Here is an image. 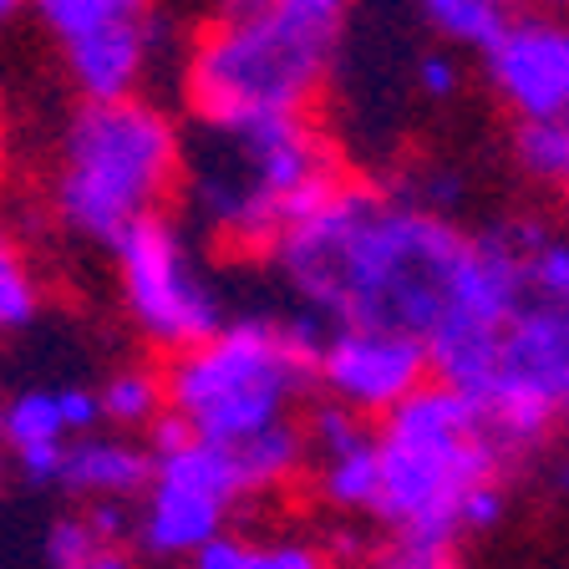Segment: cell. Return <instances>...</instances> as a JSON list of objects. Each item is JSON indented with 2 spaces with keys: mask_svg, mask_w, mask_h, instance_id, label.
<instances>
[{
  "mask_svg": "<svg viewBox=\"0 0 569 569\" xmlns=\"http://www.w3.org/2000/svg\"><path fill=\"white\" fill-rule=\"evenodd\" d=\"M478 234L448 213L346 178L331 199L280 234L274 270L331 331H397L432 341L473 270Z\"/></svg>",
  "mask_w": 569,
  "mask_h": 569,
  "instance_id": "obj_1",
  "label": "cell"
},
{
  "mask_svg": "<svg viewBox=\"0 0 569 569\" xmlns=\"http://www.w3.org/2000/svg\"><path fill=\"white\" fill-rule=\"evenodd\" d=\"M351 0H264L209 21L189 47L183 97L219 138L310 118Z\"/></svg>",
  "mask_w": 569,
  "mask_h": 569,
  "instance_id": "obj_2",
  "label": "cell"
},
{
  "mask_svg": "<svg viewBox=\"0 0 569 569\" xmlns=\"http://www.w3.org/2000/svg\"><path fill=\"white\" fill-rule=\"evenodd\" d=\"M377 458L381 488L371 513L397 533L391 559L407 569H448L462 533V503L498 483L509 452L462 391L427 381L391 417H381Z\"/></svg>",
  "mask_w": 569,
  "mask_h": 569,
  "instance_id": "obj_3",
  "label": "cell"
},
{
  "mask_svg": "<svg viewBox=\"0 0 569 569\" xmlns=\"http://www.w3.org/2000/svg\"><path fill=\"white\" fill-rule=\"evenodd\" d=\"M326 336H331L326 320H316L310 310L290 320H229L213 341L168 361L163 397L178 417H189L203 442L239 448L290 422V407L316 381Z\"/></svg>",
  "mask_w": 569,
  "mask_h": 569,
  "instance_id": "obj_4",
  "label": "cell"
},
{
  "mask_svg": "<svg viewBox=\"0 0 569 569\" xmlns=\"http://www.w3.org/2000/svg\"><path fill=\"white\" fill-rule=\"evenodd\" d=\"M183 173V138L163 107L82 102L61 132L51 209L87 244L118 249L128 229L158 219Z\"/></svg>",
  "mask_w": 569,
  "mask_h": 569,
  "instance_id": "obj_5",
  "label": "cell"
},
{
  "mask_svg": "<svg viewBox=\"0 0 569 569\" xmlns=\"http://www.w3.org/2000/svg\"><path fill=\"white\" fill-rule=\"evenodd\" d=\"M452 391L488 417L503 452H523L569 427V306L529 296Z\"/></svg>",
  "mask_w": 569,
  "mask_h": 569,
  "instance_id": "obj_6",
  "label": "cell"
},
{
  "mask_svg": "<svg viewBox=\"0 0 569 569\" xmlns=\"http://www.w3.org/2000/svg\"><path fill=\"white\" fill-rule=\"evenodd\" d=\"M112 260H118L122 280V306L142 331V341H153L158 351L183 356L229 326L219 296L193 270V254L173 219H163V213L142 219L138 229L122 234Z\"/></svg>",
  "mask_w": 569,
  "mask_h": 569,
  "instance_id": "obj_7",
  "label": "cell"
},
{
  "mask_svg": "<svg viewBox=\"0 0 569 569\" xmlns=\"http://www.w3.org/2000/svg\"><path fill=\"white\" fill-rule=\"evenodd\" d=\"M427 346L397 331H331L316 367V381L331 391V402L351 407L356 417H391L427 387Z\"/></svg>",
  "mask_w": 569,
  "mask_h": 569,
  "instance_id": "obj_8",
  "label": "cell"
},
{
  "mask_svg": "<svg viewBox=\"0 0 569 569\" xmlns=\"http://www.w3.org/2000/svg\"><path fill=\"white\" fill-rule=\"evenodd\" d=\"M483 77L519 122L569 118V16L519 11L483 57Z\"/></svg>",
  "mask_w": 569,
  "mask_h": 569,
  "instance_id": "obj_9",
  "label": "cell"
},
{
  "mask_svg": "<svg viewBox=\"0 0 569 569\" xmlns=\"http://www.w3.org/2000/svg\"><path fill=\"white\" fill-rule=\"evenodd\" d=\"M153 16L148 21H128V26H107L97 36H82L61 47L67 61V82L77 87L82 102H128L138 97V82L153 57Z\"/></svg>",
  "mask_w": 569,
  "mask_h": 569,
  "instance_id": "obj_10",
  "label": "cell"
},
{
  "mask_svg": "<svg viewBox=\"0 0 569 569\" xmlns=\"http://www.w3.org/2000/svg\"><path fill=\"white\" fill-rule=\"evenodd\" d=\"M224 519H229V503L153 478L148 513H142V549L163 559H193L203 545H213L224 533Z\"/></svg>",
  "mask_w": 569,
  "mask_h": 569,
  "instance_id": "obj_11",
  "label": "cell"
},
{
  "mask_svg": "<svg viewBox=\"0 0 569 569\" xmlns=\"http://www.w3.org/2000/svg\"><path fill=\"white\" fill-rule=\"evenodd\" d=\"M61 488L71 493H92V498H122L153 488V452H142L138 442L122 438H82L67 442V458H61Z\"/></svg>",
  "mask_w": 569,
  "mask_h": 569,
  "instance_id": "obj_12",
  "label": "cell"
},
{
  "mask_svg": "<svg viewBox=\"0 0 569 569\" xmlns=\"http://www.w3.org/2000/svg\"><path fill=\"white\" fill-rule=\"evenodd\" d=\"M427 26L458 51L488 57L498 47V36L513 26V0H417Z\"/></svg>",
  "mask_w": 569,
  "mask_h": 569,
  "instance_id": "obj_13",
  "label": "cell"
},
{
  "mask_svg": "<svg viewBox=\"0 0 569 569\" xmlns=\"http://www.w3.org/2000/svg\"><path fill=\"white\" fill-rule=\"evenodd\" d=\"M310 442H306V427H296V417L260 438H249L234 448L239 458V478H244V493H260V488H280L300 473V462H306Z\"/></svg>",
  "mask_w": 569,
  "mask_h": 569,
  "instance_id": "obj_14",
  "label": "cell"
},
{
  "mask_svg": "<svg viewBox=\"0 0 569 569\" xmlns=\"http://www.w3.org/2000/svg\"><path fill=\"white\" fill-rule=\"evenodd\" d=\"M31 11L41 16L51 36L61 47L82 41V36H97L107 26H128V21H148V0H31Z\"/></svg>",
  "mask_w": 569,
  "mask_h": 569,
  "instance_id": "obj_15",
  "label": "cell"
},
{
  "mask_svg": "<svg viewBox=\"0 0 569 569\" xmlns=\"http://www.w3.org/2000/svg\"><path fill=\"white\" fill-rule=\"evenodd\" d=\"M381 488V458H377V432L367 442H356L351 452L320 462V498L336 509H377Z\"/></svg>",
  "mask_w": 569,
  "mask_h": 569,
  "instance_id": "obj_16",
  "label": "cell"
},
{
  "mask_svg": "<svg viewBox=\"0 0 569 569\" xmlns=\"http://www.w3.org/2000/svg\"><path fill=\"white\" fill-rule=\"evenodd\" d=\"M513 163H519L533 183L569 189V118L519 122V128H513Z\"/></svg>",
  "mask_w": 569,
  "mask_h": 569,
  "instance_id": "obj_17",
  "label": "cell"
},
{
  "mask_svg": "<svg viewBox=\"0 0 569 569\" xmlns=\"http://www.w3.org/2000/svg\"><path fill=\"white\" fill-rule=\"evenodd\" d=\"M193 569H326V559L306 545H244L219 533L193 555Z\"/></svg>",
  "mask_w": 569,
  "mask_h": 569,
  "instance_id": "obj_18",
  "label": "cell"
},
{
  "mask_svg": "<svg viewBox=\"0 0 569 569\" xmlns=\"http://www.w3.org/2000/svg\"><path fill=\"white\" fill-rule=\"evenodd\" d=\"M102 402V417L118 427H153V417L168 407L163 397V377L158 371H142V367H128L118 377H107V387L97 391Z\"/></svg>",
  "mask_w": 569,
  "mask_h": 569,
  "instance_id": "obj_19",
  "label": "cell"
},
{
  "mask_svg": "<svg viewBox=\"0 0 569 569\" xmlns=\"http://www.w3.org/2000/svg\"><path fill=\"white\" fill-rule=\"evenodd\" d=\"M6 442H11L16 452L67 442V422H61L57 391H21V397L6 407Z\"/></svg>",
  "mask_w": 569,
  "mask_h": 569,
  "instance_id": "obj_20",
  "label": "cell"
},
{
  "mask_svg": "<svg viewBox=\"0 0 569 569\" xmlns=\"http://www.w3.org/2000/svg\"><path fill=\"white\" fill-rule=\"evenodd\" d=\"M36 310H41V290H36L31 270H26L21 249L0 229V336L26 331L36 320Z\"/></svg>",
  "mask_w": 569,
  "mask_h": 569,
  "instance_id": "obj_21",
  "label": "cell"
},
{
  "mask_svg": "<svg viewBox=\"0 0 569 569\" xmlns=\"http://www.w3.org/2000/svg\"><path fill=\"white\" fill-rule=\"evenodd\" d=\"M367 438H371L367 417H356L351 407H341V402H320L306 422V442L320 452V462L336 458V452H351L356 442H367Z\"/></svg>",
  "mask_w": 569,
  "mask_h": 569,
  "instance_id": "obj_22",
  "label": "cell"
},
{
  "mask_svg": "<svg viewBox=\"0 0 569 569\" xmlns=\"http://www.w3.org/2000/svg\"><path fill=\"white\" fill-rule=\"evenodd\" d=\"M529 290L539 300L569 306V239H549L533 229L529 239Z\"/></svg>",
  "mask_w": 569,
  "mask_h": 569,
  "instance_id": "obj_23",
  "label": "cell"
},
{
  "mask_svg": "<svg viewBox=\"0 0 569 569\" xmlns=\"http://www.w3.org/2000/svg\"><path fill=\"white\" fill-rule=\"evenodd\" d=\"M102 555V539L87 519H57L47 533V565L51 569H92Z\"/></svg>",
  "mask_w": 569,
  "mask_h": 569,
  "instance_id": "obj_24",
  "label": "cell"
},
{
  "mask_svg": "<svg viewBox=\"0 0 569 569\" xmlns=\"http://www.w3.org/2000/svg\"><path fill=\"white\" fill-rule=\"evenodd\" d=\"M148 442H153V462H158V458H173V452H183L189 442H199V432L189 427V417H178L173 407H163V412L153 417V427H148Z\"/></svg>",
  "mask_w": 569,
  "mask_h": 569,
  "instance_id": "obj_25",
  "label": "cell"
},
{
  "mask_svg": "<svg viewBox=\"0 0 569 569\" xmlns=\"http://www.w3.org/2000/svg\"><path fill=\"white\" fill-rule=\"evenodd\" d=\"M57 402H61V422H67V432H77V438H92L97 417H102V402H97V391H87V387H61Z\"/></svg>",
  "mask_w": 569,
  "mask_h": 569,
  "instance_id": "obj_26",
  "label": "cell"
},
{
  "mask_svg": "<svg viewBox=\"0 0 569 569\" xmlns=\"http://www.w3.org/2000/svg\"><path fill=\"white\" fill-rule=\"evenodd\" d=\"M417 87H422L427 97H452L458 92V61H452L448 51L422 57V67H417Z\"/></svg>",
  "mask_w": 569,
  "mask_h": 569,
  "instance_id": "obj_27",
  "label": "cell"
},
{
  "mask_svg": "<svg viewBox=\"0 0 569 569\" xmlns=\"http://www.w3.org/2000/svg\"><path fill=\"white\" fill-rule=\"evenodd\" d=\"M61 458H67V442L16 452V462H21V473L31 478V483H57V478H61Z\"/></svg>",
  "mask_w": 569,
  "mask_h": 569,
  "instance_id": "obj_28",
  "label": "cell"
},
{
  "mask_svg": "<svg viewBox=\"0 0 569 569\" xmlns=\"http://www.w3.org/2000/svg\"><path fill=\"white\" fill-rule=\"evenodd\" d=\"M82 519L92 523V533L102 539V549H107V545H112V539L122 533V503H112V498H97V503L82 513Z\"/></svg>",
  "mask_w": 569,
  "mask_h": 569,
  "instance_id": "obj_29",
  "label": "cell"
},
{
  "mask_svg": "<svg viewBox=\"0 0 569 569\" xmlns=\"http://www.w3.org/2000/svg\"><path fill=\"white\" fill-rule=\"evenodd\" d=\"M523 11H545V16H569V0H519Z\"/></svg>",
  "mask_w": 569,
  "mask_h": 569,
  "instance_id": "obj_30",
  "label": "cell"
},
{
  "mask_svg": "<svg viewBox=\"0 0 569 569\" xmlns=\"http://www.w3.org/2000/svg\"><path fill=\"white\" fill-rule=\"evenodd\" d=\"M213 6H219V16H244L254 6H264V0H213Z\"/></svg>",
  "mask_w": 569,
  "mask_h": 569,
  "instance_id": "obj_31",
  "label": "cell"
},
{
  "mask_svg": "<svg viewBox=\"0 0 569 569\" xmlns=\"http://www.w3.org/2000/svg\"><path fill=\"white\" fill-rule=\"evenodd\" d=\"M92 569H132V565H128V559L118 555V549H102V555H97V565H92Z\"/></svg>",
  "mask_w": 569,
  "mask_h": 569,
  "instance_id": "obj_32",
  "label": "cell"
},
{
  "mask_svg": "<svg viewBox=\"0 0 569 569\" xmlns=\"http://www.w3.org/2000/svg\"><path fill=\"white\" fill-rule=\"evenodd\" d=\"M26 6H31V0H0V26H11L16 16L26 11Z\"/></svg>",
  "mask_w": 569,
  "mask_h": 569,
  "instance_id": "obj_33",
  "label": "cell"
},
{
  "mask_svg": "<svg viewBox=\"0 0 569 569\" xmlns=\"http://www.w3.org/2000/svg\"><path fill=\"white\" fill-rule=\"evenodd\" d=\"M0 173H6V118H0Z\"/></svg>",
  "mask_w": 569,
  "mask_h": 569,
  "instance_id": "obj_34",
  "label": "cell"
},
{
  "mask_svg": "<svg viewBox=\"0 0 569 569\" xmlns=\"http://www.w3.org/2000/svg\"><path fill=\"white\" fill-rule=\"evenodd\" d=\"M0 442H6V407H0Z\"/></svg>",
  "mask_w": 569,
  "mask_h": 569,
  "instance_id": "obj_35",
  "label": "cell"
},
{
  "mask_svg": "<svg viewBox=\"0 0 569 569\" xmlns=\"http://www.w3.org/2000/svg\"><path fill=\"white\" fill-rule=\"evenodd\" d=\"M387 569H407V565H397V559H391V565H387Z\"/></svg>",
  "mask_w": 569,
  "mask_h": 569,
  "instance_id": "obj_36",
  "label": "cell"
},
{
  "mask_svg": "<svg viewBox=\"0 0 569 569\" xmlns=\"http://www.w3.org/2000/svg\"><path fill=\"white\" fill-rule=\"evenodd\" d=\"M565 209H569V189H565Z\"/></svg>",
  "mask_w": 569,
  "mask_h": 569,
  "instance_id": "obj_37",
  "label": "cell"
}]
</instances>
